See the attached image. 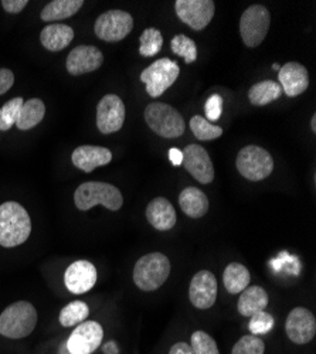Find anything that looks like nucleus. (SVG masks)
<instances>
[{
	"label": "nucleus",
	"mask_w": 316,
	"mask_h": 354,
	"mask_svg": "<svg viewBox=\"0 0 316 354\" xmlns=\"http://www.w3.org/2000/svg\"><path fill=\"white\" fill-rule=\"evenodd\" d=\"M32 220L26 209L16 201L0 205V245L13 248L30 237Z\"/></svg>",
	"instance_id": "nucleus-1"
},
{
	"label": "nucleus",
	"mask_w": 316,
	"mask_h": 354,
	"mask_svg": "<svg viewBox=\"0 0 316 354\" xmlns=\"http://www.w3.org/2000/svg\"><path fill=\"white\" fill-rule=\"evenodd\" d=\"M74 203L81 212H89L98 204L111 212H118L124 204V197L118 187L109 183L87 182L77 187L74 193Z\"/></svg>",
	"instance_id": "nucleus-2"
},
{
	"label": "nucleus",
	"mask_w": 316,
	"mask_h": 354,
	"mask_svg": "<svg viewBox=\"0 0 316 354\" xmlns=\"http://www.w3.org/2000/svg\"><path fill=\"white\" fill-rule=\"evenodd\" d=\"M36 308L30 302L19 301L0 315V335L9 339H23L36 329Z\"/></svg>",
	"instance_id": "nucleus-3"
},
{
	"label": "nucleus",
	"mask_w": 316,
	"mask_h": 354,
	"mask_svg": "<svg viewBox=\"0 0 316 354\" xmlns=\"http://www.w3.org/2000/svg\"><path fill=\"white\" fill-rule=\"evenodd\" d=\"M171 265L169 258L160 252L147 254L138 259L133 268L135 285L145 292L160 288L170 275Z\"/></svg>",
	"instance_id": "nucleus-4"
},
{
	"label": "nucleus",
	"mask_w": 316,
	"mask_h": 354,
	"mask_svg": "<svg viewBox=\"0 0 316 354\" xmlns=\"http://www.w3.org/2000/svg\"><path fill=\"white\" fill-rule=\"evenodd\" d=\"M148 127L166 139L179 138L185 133V120L178 109L163 102H152L145 109Z\"/></svg>",
	"instance_id": "nucleus-5"
},
{
	"label": "nucleus",
	"mask_w": 316,
	"mask_h": 354,
	"mask_svg": "<svg viewBox=\"0 0 316 354\" xmlns=\"http://www.w3.org/2000/svg\"><path fill=\"white\" fill-rule=\"evenodd\" d=\"M237 170L250 182H260L274 170V159L266 149L260 146L250 145L243 147L236 160Z\"/></svg>",
	"instance_id": "nucleus-6"
},
{
	"label": "nucleus",
	"mask_w": 316,
	"mask_h": 354,
	"mask_svg": "<svg viewBox=\"0 0 316 354\" xmlns=\"http://www.w3.org/2000/svg\"><path fill=\"white\" fill-rule=\"evenodd\" d=\"M180 74V67L170 58H160L152 63L140 74V81L145 84L149 97H160L166 90L175 84Z\"/></svg>",
	"instance_id": "nucleus-7"
},
{
	"label": "nucleus",
	"mask_w": 316,
	"mask_h": 354,
	"mask_svg": "<svg viewBox=\"0 0 316 354\" xmlns=\"http://www.w3.org/2000/svg\"><path fill=\"white\" fill-rule=\"evenodd\" d=\"M271 15L263 5L250 6L240 19V35L250 48L260 46L270 30Z\"/></svg>",
	"instance_id": "nucleus-8"
},
{
	"label": "nucleus",
	"mask_w": 316,
	"mask_h": 354,
	"mask_svg": "<svg viewBox=\"0 0 316 354\" xmlns=\"http://www.w3.org/2000/svg\"><path fill=\"white\" fill-rule=\"evenodd\" d=\"M133 28V19L124 10H108L102 13L94 24V32L98 39L117 43L124 40Z\"/></svg>",
	"instance_id": "nucleus-9"
},
{
	"label": "nucleus",
	"mask_w": 316,
	"mask_h": 354,
	"mask_svg": "<svg viewBox=\"0 0 316 354\" xmlns=\"http://www.w3.org/2000/svg\"><path fill=\"white\" fill-rule=\"evenodd\" d=\"M175 10L183 23L200 32L212 21L216 6L212 0H176Z\"/></svg>",
	"instance_id": "nucleus-10"
},
{
	"label": "nucleus",
	"mask_w": 316,
	"mask_h": 354,
	"mask_svg": "<svg viewBox=\"0 0 316 354\" xmlns=\"http://www.w3.org/2000/svg\"><path fill=\"white\" fill-rule=\"evenodd\" d=\"M125 122L124 101L115 94L104 95L97 106V127L101 133L118 132Z\"/></svg>",
	"instance_id": "nucleus-11"
},
{
	"label": "nucleus",
	"mask_w": 316,
	"mask_h": 354,
	"mask_svg": "<svg viewBox=\"0 0 316 354\" xmlns=\"http://www.w3.org/2000/svg\"><path fill=\"white\" fill-rule=\"evenodd\" d=\"M104 329L98 322H82L67 340L66 348L71 354H91L102 343Z\"/></svg>",
	"instance_id": "nucleus-12"
},
{
	"label": "nucleus",
	"mask_w": 316,
	"mask_h": 354,
	"mask_svg": "<svg viewBox=\"0 0 316 354\" xmlns=\"http://www.w3.org/2000/svg\"><path fill=\"white\" fill-rule=\"evenodd\" d=\"M182 153H183L182 165L198 183L209 185L213 182L214 166L203 146L194 145V143L187 145Z\"/></svg>",
	"instance_id": "nucleus-13"
},
{
	"label": "nucleus",
	"mask_w": 316,
	"mask_h": 354,
	"mask_svg": "<svg viewBox=\"0 0 316 354\" xmlns=\"http://www.w3.org/2000/svg\"><path fill=\"white\" fill-rule=\"evenodd\" d=\"M285 332L295 344H306L316 335V319L306 308H295L285 323Z\"/></svg>",
	"instance_id": "nucleus-14"
},
{
	"label": "nucleus",
	"mask_w": 316,
	"mask_h": 354,
	"mask_svg": "<svg viewBox=\"0 0 316 354\" xmlns=\"http://www.w3.org/2000/svg\"><path fill=\"white\" fill-rule=\"evenodd\" d=\"M217 279L210 271L197 272L190 282L189 299L192 305L197 309H210L217 299Z\"/></svg>",
	"instance_id": "nucleus-15"
},
{
	"label": "nucleus",
	"mask_w": 316,
	"mask_h": 354,
	"mask_svg": "<svg viewBox=\"0 0 316 354\" xmlns=\"http://www.w3.org/2000/svg\"><path fill=\"white\" fill-rule=\"evenodd\" d=\"M104 63V55L94 46H78L67 57V71L71 75H82L98 70Z\"/></svg>",
	"instance_id": "nucleus-16"
},
{
	"label": "nucleus",
	"mask_w": 316,
	"mask_h": 354,
	"mask_svg": "<svg viewBox=\"0 0 316 354\" xmlns=\"http://www.w3.org/2000/svg\"><path fill=\"white\" fill-rule=\"evenodd\" d=\"M64 282L71 293H85L94 288L97 282V270L90 261H75L67 268Z\"/></svg>",
	"instance_id": "nucleus-17"
},
{
	"label": "nucleus",
	"mask_w": 316,
	"mask_h": 354,
	"mask_svg": "<svg viewBox=\"0 0 316 354\" xmlns=\"http://www.w3.org/2000/svg\"><path fill=\"white\" fill-rule=\"evenodd\" d=\"M279 85L282 88V93L291 98L301 95L305 93L309 86V75L308 70L295 62L286 63L278 71Z\"/></svg>",
	"instance_id": "nucleus-18"
},
{
	"label": "nucleus",
	"mask_w": 316,
	"mask_h": 354,
	"mask_svg": "<svg viewBox=\"0 0 316 354\" xmlns=\"http://www.w3.org/2000/svg\"><path fill=\"white\" fill-rule=\"evenodd\" d=\"M73 165L85 171L91 173L100 166H106L112 160V152L106 147L102 146H93V145H82L78 146L71 155Z\"/></svg>",
	"instance_id": "nucleus-19"
},
{
	"label": "nucleus",
	"mask_w": 316,
	"mask_h": 354,
	"mask_svg": "<svg viewBox=\"0 0 316 354\" xmlns=\"http://www.w3.org/2000/svg\"><path fill=\"white\" fill-rule=\"evenodd\" d=\"M147 218L158 231H169L176 225V212L165 197L154 198L147 207Z\"/></svg>",
	"instance_id": "nucleus-20"
},
{
	"label": "nucleus",
	"mask_w": 316,
	"mask_h": 354,
	"mask_svg": "<svg viewBox=\"0 0 316 354\" xmlns=\"http://www.w3.org/2000/svg\"><path fill=\"white\" fill-rule=\"evenodd\" d=\"M74 39V30L66 24H50L43 28L40 35V41L43 47L48 51H62Z\"/></svg>",
	"instance_id": "nucleus-21"
},
{
	"label": "nucleus",
	"mask_w": 316,
	"mask_h": 354,
	"mask_svg": "<svg viewBox=\"0 0 316 354\" xmlns=\"http://www.w3.org/2000/svg\"><path fill=\"white\" fill-rule=\"evenodd\" d=\"M182 212L190 218H200L209 212V198L197 187H186L179 196Z\"/></svg>",
	"instance_id": "nucleus-22"
},
{
	"label": "nucleus",
	"mask_w": 316,
	"mask_h": 354,
	"mask_svg": "<svg viewBox=\"0 0 316 354\" xmlns=\"http://www.w3.org/2000/svg\"><path fill=\"white\" fill-rule=\"evenodd\" d=\"M267 306H268V295L261 286L245 288L240 293L237 308L241 316L251 317L258 312L266 310Z\"/></svg>",
	"instance_id": "nucleus-23"
},
{
	"label": "nucleus",
	"mask_w": 316,
	"mask_h": 354,
	"mask_svg": "<svg viewBox=\"0 0 316 354\" xmlns=\"http://www.w3.org/2000/svg\"><path fill=\"white\" fill-rule=\"evenodd\" d=\"M223 282L228 293L237 295L241 293L245 288H248L251 282V275L244 265L239 262H232L228 263L224 270Z\"/></svg>",
	"instance_id": "nucleus-24"
},
{
	"label": "nucleus",
	"mask_w": 316,
	"mask_h": 354,
	"mask_svg": "<svg viewBox=\"0 0 316 354\" xmlns=\"http://www.w3.org/2000/svg\"><path fill=\"white\" fill-rule=\"evenodd\" d=\"M46 115L44 102L39 98H32L23 104L19 118L16 121V127L20 131H28L39 125Z\"/></svg>",
	"instance_id": "nucleus-25"
},
{
	"label": "nucleus",
	"mask_w": 316,
	"mask_h": 354,
	"mask_svg": "<svg viewBox=\"0 0 316 354\" xmlns=\"http://www.w3.org/2000/svg\"><path fill=\"white\" fill-rule=\"evenodd\" d=\"M282 95V88L275 81H261L254 84L248 91V100L255 106H264L277 101Z\"/></svg>",
	"instance_id": "nucleus-26"
},
{
	"label": "nucleus",
	"mask_w": 316,
	"mask_h": 354,
	"mask_svg": "<svg viewBox=\"0 0 316 354\" xmlns=\"http://www.w3.org/2000/svg\"><path fill=\"white\" fill-rule=\"evenodd\" d=\"M82 5V0H53L41 10L40 16L44 21L64 20L74 16Z\"/></svg>",
	"instance_id": "nucleus-27"
},
{
	"label": "nucleus",
	"mask_w": 316,
	"mask_h": 354,
	"mask_svg": "<svg viewBox=\"0 0 316 354\" xmlns=\"http://www.w3.org/2000/svg\"><path fill=\"white\" fill-rule=\"evenodd\" d=\"M89 315H90V309H89L87 304L81 302V301H75L62 309L59 320L62 323V326L71 328V326H75V324L82 323L85 319L89 317Z\"/></svg>",
	"instance_id": "nucleus-28"
},
{
	"label": "nucleus",
	"mask_w": 316,
	"mask_h": 354,
	"mask_svg": "<svg viewBox=\"0 0 316 354\" xmlns=\"http://www.w3.org/2000/svg\"><path fill=\"white\" fill-rule=\"evenodd\" d=\"M140 46H139V53L143 57H154L156 55L163 46V36L158 30V28L148 27L143 30V33L139 37Z\"/></svg>",
	"instance_id": "nucleus-29"
},
{
	"label": "nucleus",
	"mask_w": 316,
	"mask_h": 354,
	"mask_svg": "<svg viewBox=\"0 0 316 354\" xmlns=\"http://www.w3.org/2000/svg\"><path fill=\"white\" fill-rule=\"evenodd\" d=\"M190 129L198 140H213L223 135V129L220 127L213 125L206 118L198 115L193 116L190 120Z\"/></svg>",
	"instance_id": "nucleus-30"
},
{
	"label": "nucleus",
	"mask_w": 316,
	"mask_h": 354,
	"mask_svg": "<svg viewBox=\"0 0 316 354\" xmlns=\"http://www.w3.org/2000/svg\"><path fill=\"white\" fill-rule=\"evenodd\" d=\"M170 48L176 55L182 57L187 64L196 62V58H197V46H196V43L190 37H187L185 35L175 36L174 39H171V41H170Z\"/></svg>",
	"instance_id": "nucleus-31"
},
{
	"label": "nucleus",
	"mask_w": 316,
	"mask_h": 354,
	"mask_svg": "<svg viewBox=\"0 0 316 354\" xmlns=\"http://www.w3.org/2000/svg\"><path fill=\"white\" fill-rule=\"evenodd\" d=\"M23 104H24L23 98L17 97L8 101L2 108H0V131L6 132L13 125H16Z\"/></svg>",
	"instance_id": "nucleus-32"
},
{
	"label": "nucleus",
	"mask_w": 316,
	"mask_h": 354,
	"mask_svg": "<svg viewBox=\"0 0 316 354\" xmlns=\"http://www.w3.org/2000/svg\"><path fill=\"white\" fill-rule=\"evenodd\" d=\"M266 344L264 342L254 335L243 336L233 347L232 354H264Z\"/></svg>",
	"instance_id": "nucleus-33"
},
{
	"label": "nucleus",
	"mask_w": 316,
	"mask_h": 354,
	"mask_svg": "<svg viewBox=\"0 0 316 354\" xmlns=\"http://www.w3.org/2000/svg\"><path fill=\"white\" fill-rule=\"evenodd\" d=\"M192 348L194 354H220L216 340L200 330L192 335Z\"/></svg>",
	"instance_id": "nucleus-34"
},
{
	"label": "nucleus",
	"mask_w": 316,
	"mask_h": 354,
	"mask_svg": "<svg viewBox=\"0 0 316 354\" xmlns=\"http://www.w3.org/2000/svg\"><path fill=\"white\" fill-rule=\"evenodd\" d=\"M250 319L251 320H250V324H248V329L254 336L270 333L274 328V324H275L272 315H270L266 310L252 315Z\"/></svg>",
	"instance_id": "nucleus-35"
},
{
	"label": "nucleus",
	"mask_w": 316,
	"mask_h": 354,
	"mask_svg": "<svg viewBox=\"0 0 316 354\" xmlns=\"http://www.w3.org/2000/svg\"><path fill=\"white\" fill-rule=\"evenodd\" d=\"M272 268L275 271H279L281 268H284L286 272H290L292 275H298L299 274V262L298 258L288 255V252H282L279 255V258L271 261Z\"/></svg>",
	"instance_id": "nucleus-36"
},
{
	"label": "nucleus",
	"mask_w": 316,
	"mask_h": 354,
	"mask_svg": "<svg viewBox=\"0 0 316 354\" xmlns=\"http://www.w3.org/2000/svg\"><path fill=\"white\" fill-rule=\"evenodd\" d=\"M223 98L221 95L219 94H214L212 95L207 101H206V105H205V112H206V120L209 122H214V121H219L220 116L223 113Z\"/></svg>",
	"instance_id": "nucleus-37"
},
{
	"label": "nucleus",
	"mask_w": 316,
	"mask_h": 354,
	"mask_svg": "<svg viewBox=\"0 0 316 354\" xmlns=\"http://www.w3.org/2000/svg\"><path fill=\"white\" fill-rule=\"evenodd\" d=\"M15 84V75L8 68H0V95L6 94Z\"/></svg>",
	"instance_id": "nucleus-38"
},
{
	"label": "nucleus",
	"mask_w": 316,
	"mask_h": 354,
	"mask_svg": "<svg viewBox=\"0 0 316 354\" xmlns=\"http://www.w3.org/2000/svg\"><path fill=\"white\" fill-rule=\"evenodd\" d=\"M28 5L27 0H3L2 6L9 13H20Z\"/></svg>",
	"instance_id": "nucleus-39"
},
{
	"label": "nucleus",
	"mask_w": 316,
	"mask_h": 354,
	"mask_svg": "<svg viewBox=\"0 0 316 354\" xmlns=\"http://www.w3.org/2000/svg\"><path fill=\"white\" fill-rule=\"evenodd\" d=\"M169 354H194L193 348L190 344H186V343H176L171 346Z\"/></svg>",
	"instance_id": "nucleus-40"
},
{
	"label": "nucleus",
	"mask_w": 316,
	"mask_h": 354,
	"mask_svg": "<svg viewBox=\"0 0 316 354\" xmlns=\"http://www.w3.org/2000/svg\"><path fill=\"white\" fill-rule=\"evenodd\" d=\"M169 159L175 166H180L183 162V153H182V151L178 149V147H171V149L169 151Z\"/></svg>",
	"instance_id": "nucleus-41"
},
{
	"label": "nucleus",
	"mask_w": 316,
	"mask_h": 354,
	"mask_svg": "<svg viewBox=\"0 0 316 354\" xmlns=\"http://www.w3.org/2000/svg\"><path fill=\"white\" fill-rule=\"evenodd\" d=\"M104 351H105L106 354H117V347H115V343H113V342H109V343L105 346Z\"/></svg>",
	"instance_id": "nucleus-42"
},
{
	"label": "nucleus",
	"mask_w": 316,
	"mask_h": 354,
	"mask_svg": "<svg viewBox=\"0 0 316 354\" xmlns=\"http://www.w3.org/2000/svg\"><path fill=\"white\" fill-rule=\"evenodd\" d=\"M310 128H312L313 132H316V115L312 116V120H310Z\"/></svg>",
	"instance_id": "nucleus-43"
},
{
	"label": "nucleus",
	"mask_w": 316,
	"mask_h": 354,
	"mask_svg": "<svg viewBox=\"0 0 316 354\" xmlns=\"http://www.w3.org/2000/svg\"><path fill=\"white\" fill-rule=\"evenodd\" d=\"M272 68H274V70H278V71H279V68H281V67H279L278 64H274V66H272Z\"/></svg>",
	"instance_id": "nucleus-44"
}]
</instances>
